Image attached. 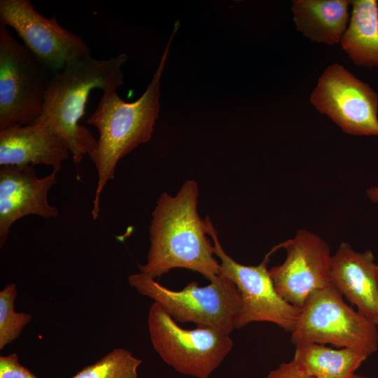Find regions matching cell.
<instances>
[{
	"label": "cell",
	"instance_id": "3957f363",
	"mask_svg": "<svg viewBox=\"0 0 378 378\" xmlns=\"http://www.w3.org/2000/svg\"><path fill=\"white\" fill-rule=\"evenodd\" d=\"M125 53L108 59L92 57L55 73L50 79L41 114L36 122L50 127L66 144L76 167L85 155L96 148L97 140L90 131L79 124L85 114L90 92L117 90L124 83L122 64Z\"/></svg>",
	"mask_w": 378,
	"mask_h": 378
},
{
	"label": "cell",
	"instance_id": "30bf717a",
	"mask_svg": "<svg viewBox=\"0 0 378 378\" xmlns=\"http://www.w3.org/2000/svg\"><path fill=\"white\" fill-rule=\"evenodd\" d=\"M310 101L345 133L378 136L377 94L342 65L328 66Z\"/></svg>",
	"mask_w": 378,
	"mask_h": 378
},
{
	"label": "cell",
	"instance_id": "7c38bea8",
	"mask_svg": "<svg viewBox=\"0 0 378 378\" xmlns=\"http://www.w3.org/2000/svg\"><path fill=\"white\" fill-rule=\"evenodd\" d=\"M53 170L38 177L32 165L0 167V246L7 240L12 225L28 216L43 218L57 217L58 209L48 202V194L56 183Z\"/></svg>",
	"mask_w": 378,
	"mask_h": 378
},
{
	"label": "cell",
	"instance_id": "8fae6325",
	"mask_svg": "<svg viewBox=\"0 0 378 378\" xmlns=\"http://www.w3.org/2000/svg\"><path fill=\"white\" fill-rule=\"evenodd\" d=\"M278 245L286 249V258L269 270L270 275L279 295L301 309L312 293L330 284L332 255L328 244L307 230Z\"/></svg>",
	"mask_w": 378,
	"mask_h": 378
},
{
	"label": "cell",
	"instance_id": "2e32d148",
	"mask_svg": "<svg viewBox=\"0 0 378 378\" xmlns=\"http://www.w3.org/2000/svg\"><path fill=\"white\" fill-rule=\"evenodd\" d=\"M293 361L314 378H351L369 356L351 348L335 349L317 343L295 344Z\"/></svg>",
	"mask_w": 378,
	"mask_h": 378
},
{
	"label": "cell",
	"instance_id": "8992f818",
	"mask_svg": "<svg viewBox=\"0 0 378 378\" xmlns=\"http://www.w3.org/2000/svg\"><path fill=\"white\" fill-rule=\"evenodd\" d=\"M153 349L179 373L207 378L233 347L230 333L213 327L181 328L159 304L153 302L148 316Z\"/></svg>",
	"mask_w": 378,
	"mask_h": 378
},
{
	"label": "cell",
	"instance_id": "ffe728a7",
	"mask_svg": "<svg viewBox=\"0 0 378 378\" xmlns=\"http://www.w3.org/2000/svg\"><path fill=\"white\" fill-rule=\"evenodd\" d=\"M0 378H38L23 366L16 354L0 356Z\"/></svg>",
	"mask_w": 378,
	"mask_h": 378
},
{
	"label": "cell",
	"instance_id": "603a6c76",
	"mask_svg": "<svg viewBox=\"0 0 378 378\" xmlns=\"http://www.w3.org/2000/svg\"><path fill=\"white\" fill-rule=\"evenodd\" d=\"M351 378H368V377H363V376H360V375H358V374H354Z\"/></svg>",
	"mask_w": 378,
	"mask_h": 378
},
{
	"label": "cell",
	"instance_id": "4fadbf2b",
	"mask_svg": "<svg viewBox=\"0 0 378 378\" xmlns=\"http://www.w3.org/2000/svg\"><path fill=\"white\" fill-rule=\"evenodd\" d=\"M330 284L378 326V265L370 250L360 253L342 242L332 255Z\"/></svg>",
	"mask_w": 378,
	"mask_h": 378
},
{
	"label": "cell",
	"instance_id": "ba28073f",
	"mask_svg": "<svg viewBox=\"0 0 378 378\" xmlns=\"http://www.w3.org/2000/svg\"><path fill=\"white\" fill-rule=\"evenodd\" d=\"M208 234L212 239L215 255L220 260L219 275L230 279L240 293L241 308L235 321V328L239 329L253 322H270L291 332L300 309L279 295L267 269L270 257L279 248L278 246H275L258 265H244L224 251L210 218Z\"/></svg>",
	"mask_w": 378,
	"mask_h": 378
},
{
	"label": "cell",
	"instance_id": "7402d4cb",
	"mask_svg": "<svg viewBox=\"0 0 378 378\" xmlns=\"http://www.w3.org/2000/svg\"><path fill=\"white\" fill-rule=\"evenodd\" d=\"M367 196L373 202H378V187L374 186L367 190Z\"/></svg>",
	"mask_w": 378,
	"mask_h": 378
},
{
	"label": "cell",
	"instance_id": "d6986e66",
	"mask_svg": "<svg viewBox=\"0 0 378 378\" xmlns=\"http://www.w3.org/2000/svg\"><path fill=\"white\" fill-rule=\"evenodd\" d=\"M18 290L15 283L7 284L0 291V349L16 340L31 321L29 313L17 312L15 301Z\"/></svg>",
	"mask_w": 378,
	"mask_h": 378
},
{
	"label": "cell",
	"instance_id": "9c48e42d",
	"mask_svg": "<svg viewBox=\"0 0 378 378\" xmlns=\"http://www.w3.org/2000/svg\"><path fill=\"white\" fill-rule=\"evenodd\" d=\"M1 24L12 27L26 48L51 72H59L91 56L83 38L48 18L29 0H1Z\"/></svg>",
	"mask_w": 378,
	"mask_h": 378
},
{
	"label": "cell",
	"instance_id": "ac0fdd59",
	"mask_svg": "<svg viewBox=\"0 0 378 378\" xmlns=\"http://www.w3.org/2000/svg\"><path fill=\"white\" fill-rule=\"evenodd\" d=\"M141 363L130 351L118 348L71 378H137Z\"/></svg>",
	"mask_w": 378,
	"mask_h": 378
},
{
	"label": "cell",
	"instance_id": "44dd1931",
	"mask_svg": "<svg viewBox=\"0 0 378 378\" xmlns=\"http://www.w3.org/2000/svg\"><path fill=\"white\" fill-rule=\"evenodd\" d=\"M266 378H314L304 372L293 360L271 370Z\"/></svg>",
	"mask_w": 378,
	"mask_h": 378
},
{
	"label": "cell",
	"instance_id": "6da1fadb",
	"mask_svg": "<svg viewBox=\"0 0 378 378\" xmlns=\"http://www.w3.org/2000/svg\"><path fill=\"white\" fill-rule=\"evenodd\" d=\"M199 186L186 181L174 196L162 192L156 202L148 227L150 246L140 272L155 279L175 268L200 273L214 281L220 274V262L209 239V219L197 211Z\"/></svg>",
	"mask_w": 378,
	"mask_h": 378
},
{
	"label": "cell",
	"instance_id": "5bb4252c",
	"mask_svg": "<svg viewBox=\"0 0 378 378\" xmlns=\"http://www.w3.org/2000/svg\"><path fill=\"white\" fill-rule=\"evenodd\" d=\"M69 153L65 142L41 122L0 130V166L43 164L58 172Z\"/></svg>",
	"mask_w": 378,
	"mask_h": 378
},
{
	"label": "cell",
	"instance_id": "9a60e30c",
	"mask_svg": "<svg viewBox=\"0 0 378 378\" xmlns=\"http://www.w3.org/2000/svg\"><path fill=\"white\" fill-rule=\"evenodd\" d=\"M347 0H295L292 11L297 30L312 41L340 42L349 21Z\"/></svg>",
	"mask_w": 378,
	"mask_h": 378
},
{
	"label": "cell",
	"instance_id": "e0dca14e",
	"mask_svg": "<svg viewBox=\"0 0 378 378\" xmlns=\"http://www.w3.org/2000/svg\"><path fill=\"white\" fill-rule=\"evenodd\" d=\"M350 22L341 38L343 50L357 66L378 67V4L376 0L351 1Z\"/></svg>",
	"mask_w": 378,
	"mask_h": 378
},
{
	"label": "cell",
	"instance_id": "52a82bcc",
	"mask_svg": "<svg viewBox=\"0 0 378 378\" xmlns=\"http://www.w3.org/2000/svg\"><path fill=\"white\" fill-rule=\"evenodd\" d=\"M51 71L0 24V130L40 117Z\"/></svg>",
	"mask_w": 378,
	"mask_h": 378
},
{
	"label": "cell",
	"instance_id": "5b68a950",
	"mask_svg": "<svg viewBox=\"0 0 378 378\" xmlns=\"http://www.w3.org/2000/svg\"><path fill=\"white\" fill-rule=\"evenodd\" d=\"M290 333L294 345L331 344L368 356L378 349L377 326L349 306L331 284L309 295Z\"/></svg>",
	"mask_w": 378,
	"mask_h": 378
},
{
	"label": "cell",
	"instance_id": "7a4b0ae2",
	"mask_svg": "<svg viewBox=\"0 0 378 378\" xmlns=\"http://www.w3.org/2000/svg\"><path fill=\"white\" fill-rule=\"evenodd\" d=\"M178 27L179 22H176L158 67L144 94L135 102H125L115 90L103 92L96 109L86 120L99 134L96 148L89 155L97 172L92 209L94 220L99 214L102 192L108 181L113 178L119 160L152 137L159 114L160 80Z\"/></svg>",
	"mask_w": 378,
	"mask_h": 378
},
{
	"label": "cell",
	"instance_id": "277c9868",
	"mask_svg": "<svg viewBox=\"0 0 378 378\" xmlns=\"http://www.w3.org/2000/svg\"><path fill=\"white\" fill-rule=\"evenodd\" d=\"M130 285L144 296L153 300L176 322L194 323L231 333L241 308L240 293L229 279L218 275L206 286L188 283L174 290L139 272L128 277Z\"/></svg>",
	"mask_w": 378,
	"mask_h": 378
}]
</instances>
